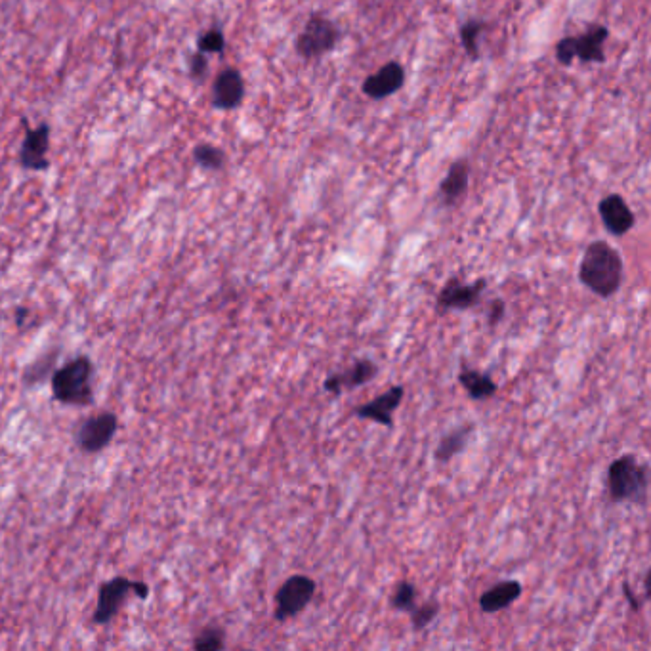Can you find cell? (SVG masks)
Here are the masks:
<instances>
[{
	"mask_svg": "<svg viewBox=\"0 0 651 651\" xmlns=\"http://www.w3.org/2000/svg\"><path fill=\"white\" fill-rule=\"evenodd\" d=\"M623 275V258L615 247L608 241H592L588 245L579 266V281L590 293L608 300L619 293Z\"/></svg>",
	"mask_w": 651,
	"mask_h": 651,
	"instance_id": "cell-1",
	"label": "cell"
},
{
	"mask_svg": "<svg viewBox=\"0 0 651 651\" xmlns=\"http://www.w3.org/2000/svg\"><path fill=\"white\" fill-rule=\"evenodd\" d=\"M650 489V468L634 455H623L609 464L608 491L611 503L646 504Z\"/></svg>",
	"mask_w": 651,
	"mask_h": 651,
	"instance_id": "cell-2",
	"label": "cell"
},
{
	"mask_svg": "<svg viewBox=\"0 0 651 651\" xmlns=\"http://www.w3.org/2000/svg\"><path fill=\"white\" fill-rule=\"evenodd\" d=\"M92 361L88 357H75L58 369L52 377L54 398L65 405H86L92 401Z\"/></svg>",
	"mask_w": 651,
	"mask_h": 651,
	"instance_id": "cell-3",
	"label": "cell"
},
{
	"mask_svg": "<svg viewBox=\"0 0 651 651\" xmlns=\"http://www.w3.org/2000/svg\"><path fill=\"white\" fill-rule=\"evenodd\" d=\"M340 37H342V31L338 29L335 21L314 14L304 25L302 33L296 37L294 48H296L298 56H302L304 60H317V58L333 52Z\"/></svg>",
	"mask_w": 651,
	"mask_h": 651,
	"instance_id": "cell-4",
	"label": "cell"
},
{
	"mask_svg": "<svg viewBox=\"0 0 651 651\" xmlns=\"http://www.w3.org/2000/svg\"><path fill=\"white\" fill-rule=\"evenodd\" d=\"M315 588L317 585L314 579L306 575L289 577L275 594V619L279 623H285L300 615L314 600Z\"/></svg>",
	"mask_w": 651,
	"mask_h": 651,
	"instance_id": "cell-5",
	"label": "cell"
},
{
	"mask_svg": "<svg viewBox=\"0 0 651 651\" xmlns=\"http://www.w3.org/2000/svg\"><path fill=\"white\" fill-rule=\"evenodd\" d=\"M130 592H134L140 598H147L149 588H147L146 583L130 581L126 577H115V579L107 581L104 587L100 588L98 608L94 611L92 621L98 623V625H104L107 621H111L123 606V602H125L126 596Z\"/></svg>",
	"mask_w": 651,
	"mask_h": 651,
	"instance_id": "cell-6",
	"label": "cell"
},
{
	"mask_svg": "<svg viewBox=\"0 0 651 651\" xmlns=\"http://www.w3.org/2000/svg\"><path fill=\"white\" fill-rule=\"evenodd\" d=\"M48 151H50V125L41 123L35 128L27 126L20 151H18L20 167L23 170H33V172L48 170L50 168Z\"/></svg>",
	"mask_w": 651,
	"mask_h": 651,
	"instance_id": "cell-7",
	"label": "cell"
},
{
	"mask_svg": "<svg viewBox=\"0 0 651 651\" xmlns=\"http://www.w3.org/2000/svg\"><path fill=\"white\" fill-rule=\"evenodd\" d=\"M485 287H487L485 279H478L476 283L468 285V283H462L461 279L453 277L443 285V289L436 296V304H438L440 312L476 308L482 300Z\"/></svg>",
	"mask_w": 651,
	"mask_h": 651,
	"instance_id": "cell-8",
	"label": "cell"
},
{
	"mask_svg": "<svg viewBox=\"0 0 651 651\" xmlns=\"http://www.w3.org/2000/svg\"><path fill=\"white\" fill-rule=\"evenodd\" d=\"M405 398V388L403 386H392L378 398L371 399L363 405L354 407V415L359 419L373 420L380 426L392 428L394 426V413L398 411L401 401Z\"/></svg>",
	"mask_w": 651,
	"mask_h": 651,
	"instance_id": "cell-9",
	"label": "cell"
},
{
	"mask_svg": "<svg viewBox=\"0 0 651 651\" xmlns=\"http://www.w3.org/2000/svg\"><path fill=\"white\" fill-rule=\"evenodd\" d=\"M245 100V79L243 75L228 67L220 71L212 83V107L220 111L237 109Z\"/></svg>",
	"mask_w": 651,
	"mask_h": 651,
	"instance_id": "cell-10",
	"label": "cell"
},
{
	"mask_svg": "<svg viewBox=\"0 0 651 651\" xmlns=\"http://www.w3.org/2000/svg\"><path fill=\"white\" fill-rule=\"evenodd\" d=\"M117 424H119V420L113 413H100L96 417H90L77 434L79 447L86 453L102 451L113 440V436L117 432Z\"/></svg>",
	"mask_w": 651,
	"mask_h": 651,
	"instance_id": "cell-11",
	"label": "cell"
},
{
	"mask_svg": "<svg viewBox=\"0 0 651 651\" xmlns=\"http://www.w3.org/2000/svg\"><path fill=\"white\" fill-rule=\"evenodd\" d=\"M377 373L378 367L375 361H371L369 357L356 359V363L352 367H348L346 371L325 378L323 390L331 396H340L344 390H354L359 386H365L367 382H371L373 378L377 377Z\"/></svg>",
	"mask_w": 651,
	"mask_h": 651,
	"instance_id": "cell-12",
	"label": "cell"
},
{
	"mask_svg": "<svg viewBox=\"0 0 651 651\" xmlns=\"http://www.w3.org/2000/svg\"><path fill=\"white\" fill-rule=\"evenodd\" d=\"M405 84V69L399 62L384 63L377 73L369 75L363 84L361 90L367 98L371 100H384L390 98L392 94L399 92Z\"/></svg>",
	"mask_w": 651,
	"mask_h": 651,
	"instance_id": "cell-13",
	"label": "cell"
},
{
	"mask_svg": "<svg viewBox=\"0 0 651 651\" xmlns=\"http://www.w3.org/2000/svg\"><path fill=\"white\" fill-rule=\"evenodd\" d=\"M598 212H600L604 228L615 237H623L634 228V222H636L634 214L627 205V201L617 193H611L608 197H604L598 205Z\"/></svg>",
	"mask_w": 651,
	"mask_h": 651,
	"instance_id": "cell-14",
	"label": "cell"
},
{
	"mask_svg": "<svg viewBox=\"0 0 651 651\" xmlns=\"http://www.w3.org/2000/svg\"><path fill=\"white\" fill-rule=\"evenodd\" d=\"M609 29L606 25H590L581 37H573L575 41V58L585 63H604V42L608 41Z\"/></svg>",
	"mask_w": 651,
	"mask_h": 651,
	"instance_id": "cell-15",
	"label": "cell"
},
{
	"mask_svg": "<svg viewBox=\"0 0 651 651\" xmlns=\"http://www.w3.org/2000/svg\"><path fill=\"white\" fill-rule=\"evenodd\" d=\"M522 596V583L520 581H503L493 585L480 596V609L483 613H499L510 608Z\"/></svg>",
	"mask_w": 651,
	"mask_h": 651,
	"instance_id": "cell-16",
	"label": "cell"
},
{
	"mask_svg": "<svg viewBox=\"0 0 651 651\" xmlns=\"http://www.w3.org/2000/svg\"><path fill=\"white\" fill-rule=\"evenodd\" d=\"M468 178H470V167L466 161H457L449 167V172L443 178L438 193L443 207H453L459 203V199L468 188Z\"/></svg>",
	"mask_w": 651,
	"mask_h": 651,
	"instance_id": "cell-17",
	"label": "cell"
},
{
	"mask_svg": "<svg viewBox=\"0 0 651 651\" xmlns=\"http://www.w3.org/2000/svg\"><path fill=\"white\" fill-rule=\"evenodd\" d=\"M474 432V424L472 422H466V424H461L453 430H449L443 438H441L440 443L436 445V451H434V457L438 462H449L453 457H457L459 453H462L468 445V440Z\"/></svg>",
	"mask_w": 651,
	"mask_h": 651,
	"instance_id": "cell-18",
	"label": "cell"
},
{
	"mask_svg": "<svg viewBox=\"0 0 651 651\" xmlns=\"http://www.w3.org/2000/svg\"><path fill=\"white\" fill-rule=\"evenodd\" d=\"M459 384L468 394V398L474 401H485V399L495 398L497 394V382L489 377L487 373L476 371V369H462L459 373Z\"/></svg>",
	"mask_w": 651,
	"mask_h": 651,
	"instance_id": "cell-19",
	"label": "cell"
},
{
	"mask_svg": "<svg viewBox=\"0 0 651 651\" xmlns=\"http://www.w3.org/2000/svg\"><path fill=\"white\" fill-rule=\"evenodd\" d=\"M195 165L205 170H222L226 165V153L212 144H197L191 151Z\"/></svg>",
	"mask_w": 651,
	"mask_h": 651,
	"instance_id": "cell-20",
	"label": "cell"
},
{
	"mask_svg": "<svg viewBox=\"0 0 651 651\" xmlns=\"http://www.w3.org/2000/svg\"><path fill=\"white\" fill-rule=\"evenodd\" d=\"M485 29V23L480 20L466 21L461 27V42L466 56L476 62L480 60V48H478V39Z\"/></svg>",
	"mask_w": 651,
	"mask_h": 651,
	"instance_id": "cell-21",
	"label": "cell"
},
{
	"mask_svg": "<svg viewBox=\"0 0 651 651\" xmlns=\"http://www.w3.org/2000/svg\"><path fill=\"white\" fill-rule=\"evenodd\" d=\"M417 606V588L409 581H401L398 587L394 588V594L390 598V608L409 613Z\"/></svg>",
	"mask_w": 651,
	"mask_h": 651,
	"instance_id": "cell-22",
	"label": "cell"
},
{
	"mask_svg": "<svg viewBox=\"0 0 651 651\" xmlns=\"http://www.w3.org/2000/svg\"><path fill=\"white\" fill-rule=\"evenodd\" d=\"M438 613H440V604L436 600L424 602L422 606H415V608L409 611L413 629L424 630L426 627H430L434 623V619L438 617Z\"/></svg>",
	"mask_w": 651,
	"mask_h": 651,
	"instance_id": "cell-23",
	"label": "cell"
},
{
	"mask_svg": "<svg viewBox=\"0 0 651 651\" xmlns=\"http://www.w3.org/2000/svg\"><path fill=\"white\" fill-rule=\"evenodd\" d=\"M224 48H226V37L218 27H212L197 39V50L203 54H222Z\"/></svg>",
	"mask_w": 651,
	"mask_h": 651,
	"instance_id": "cell-24",
	"label": "cell"
},
{
	"mask_svg": "<svg viewBox=\"0 0 651 651\" xmlns=\"http://www.w3.org/2000/svg\"><path fill=\"white\" fill-rule=\"evenodd\" d=\"M224 644H226L224 630L218 629V627H209L195 638L193 648L197 651H218L224 648Z\"/></svg>",
	"mask_w": 651,
	"mask_h": 651,
	"instance_id": "cell-25",
	"label": "cell"
},
{
	"mask_svg": "<svg viewBox=\"0 0 651 651\" xmlns=\"http://www.w3.org/2000/svg\"><path fill=\"white\" fill-rule=\"evenodd\" d=\"M207 73H209V58H207V54L197 50L195 54L189 56V75L195 81H203L207 77Z\"/></svg>",
	"mask_w": 651,
	"mask_h": 651,
	"instance_id": "cell-26",
	"label": "cell"
},
{
	"mask_svg": "<svg viewBox=\"0 0 651 651\" xmlns=\"http://www.w3.org/2000/svg\"><path fill=\"white\" fill-rule=\"evenodd\" d=\"M556 60L564 67H569L573 63V60H575V41H573V37H566V39L556 42Z\"/></svg>",
	"mask_w": 651,
	"mask_h": 651,
	"instance_id": "cell-27",
	"label": "cell"
},
{
	"mask_svg": "<svg viewBox=\"0 0 651 651\" xmlns=\"http://www.w3.org/2000/svg\"><path fill=\"white\" fill-rule=\"evenodd\" d=\"M504 314H506V304L501 298H495L489 306V312H487V325L489 327H495L503 321Z\"/></svg>",
	"mask_w": 651,
	"mask_h": 651,
	"instance_id": "cell-28",
	"label": "cell"
},
{
	"mask_svg": "<svg viewBox=\"0 0 651 651\" xmlns=\"http://www.w3.org/2000/svg\"><path fill=\"white\" fill-rule=\"evenodd\" d=\"M625 594H627V598H629L630 606H632V609L634 611H638L640 609V602H638V598H634V594H632V590H630L629 585L625 583Z\"/></svg>",
	"mask_w": 651,
	"mask_h": 651,
	"instance_id": "cell-29",
	"label": "cell"
}]
</instances>
